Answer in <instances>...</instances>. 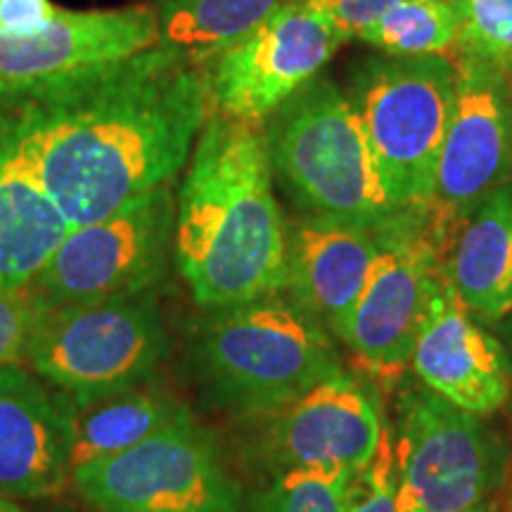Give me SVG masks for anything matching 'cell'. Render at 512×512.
Returning a JSON list of instances; mask_svg holds the SVG:
<instances>
[{
  "label": "cell",
  "instance_id": "cell-27",
  "mask_svg": "<svg viewBox=\"0 0 512 512\" xmlns=\"http://www.w3.org/2000/svg\"><path fill=\"white\" fill-rule=\"evenodd\" d=\"M403 0H306L342 34L344 41L361 38L363 31Z\"/></svg>",
  "mask_w": 512,
  "mask_h": 512
},
{
  "label": "cell",
  "instance_id": "cell-26",
  "mask_svg": "<svg viewBox=\"0 0 512 512\" xmlns=\"http://www.w3.org/2000/svg\"><path fill=\"white\" fill-rule=\"evenodd\" d=\"M41 302L29 290H0V366L27 354L31 328Z\"/></svg>",
  "mask_w": 512,
  "mask_h": 512
},
{
  "label": "cell",
  "instance_id": "cell-17",
  "mask_svg": "<svg viewBox=\"0 0 512 512\" xmlns=\"http://www.w3.org/2000/svg\"><path fill=\"white\" fill-rule=\"evenodd\" d=\"M69 477L67 425L57 392L15 363L0 366V494L46 498Z\"/></svg>",
  "mask_w": 512,
  "mask_h": 512
},
{
  "label": "cell",
  "instance_id": "cell-12",
  "mask_svg": "<svg viewBox=\"0 0 512 512\" xmlns=\"http://www.w3.org/2000/svg\"><path fill=\"white\" fill-rule=\"evenodd\" d=\"M456 100L437 164L432 207L463 226L479 202L512 178V93L501 67L451 50Z\"/></svg>",
  "mask_w": 512,
  "mask_h": 512
},
{
  "label": "cell",
  "instance_id": "cell-2",
  "mask_svg": "<svg viewBox=\"0 0 512 512\" xmlns=\"http://www.w3.org/2000/svg\"><path fill=\"white\" fill-rule=\"evenodd\" d=\"M266 124L211 112L176 195L174 261L202 309L285 290L287 221L273 188Z\"/></svg>",
  "mask_w": 512,
  "mask_h": 512
},
{
  "label": "cell",
  "instance_id": "cell-15",
  "mask_svg": "<svg viewBox=\"0 0 512 512\" xmlns=\"http://www.w3.org/2000/svg\"><path fill=\"white\" fill-rule=\"evenodd\" d=\"M375 256V230L297 214L287 221L283 292L335 337L368 283Z\"/></svg>",
  "mask_w": 512,
  "mask_h": 512
},
{
  "label": "cell",
  "instance_id": "cell-20",
  "mask_svg": "<svg viewBox=\"0 0 512 512\" xmlns=\"http://www.w3.org/2000/svg\"><path fill=\"white\" fill-rule=\"evenodd\" d=\"M444 271L472 316L498 323L512 311V178L463 221Z\"/></svg>",
  "mask_w": 512,
  "mask_h": 512
},
{
  "label": "cell",
  "instance_id": "cell-6",
  "mask_svg": "<svg viewBox=\"0 0 512 512\" xmlns=\"http://www.w3.org/2000/svg\"><path fill=\"white\" fill-rule=\"evenodd\" d=\"M458 226L430 204L401 209L375 228L377 256L361 297L337 339L377 377H396L411 361L434 294L446 280V254Z\"/></svg>",
  "mask_w": 512,
  "mask_h": 512
},
{
  "label": "cell",
  "instance_id": "cell-8",
  "mask_svg": "<svg viewBox=\"0 0 512 512\" xmlns=\"http://www.w3.org/2000/svg\"><path fill=\"white\" fill-rule=\"evenodd\" d=\"M174 183L143 192L107 219L69 228L31 285L38 302L69 306L143 297L162 285L174 259Z\"/></svg>",
  "mask_w": 512,
  "mask_h": 512
},
{
  "label": "cell",
  "instance_id": "cell-25",
  "mask_svg": "<svg viewBox=\"0 0 512 512\" xmlns=\"http://www.w3.org/2000/svg\"><path fill=\"white\" fill-rule=\"evenodd\" d=\"M349 512H396L394 439L389 427L382 434L373 463L356 479L354 501H351Z\"/></svg>",
  "mask_w": 512,
  "mask_h": 512
},
{
  "label": "cell",
  "instance_id": "cell-14",
  "mask_svg": "<svg viewBox=\"0 0 512 512\" xmlns=\"http://www.w3.org/2000/svg\"><path fill=\"white\" fill-rule=\"evenodd\" d=\"M411 366L427 389L460 411L489 415L510 399L512 375L501 339L472 318L448 280L434 294Z\"/></svg>",
  "mask_w": 512,
  "mask_h": 512
},
{
  "label": "cell",
  "instance_id": "cell-11",
  "mask_svg": "<svg viewBox=\"0 0 512 512\" xmlns=\"http://www.w3.org/2000/svg\"><path fill=\"white\" fill-rule=\"evenodd\" d=\"M342 43L318 10L292 0L209 64L214 110L266 124L292 93L323 72Z\"/></svg>",
  "mask_w": 512,
  "mask_h": 512
},
{
  "label": "cell",
  "instance_id": "cell-5",
  "mask_svg": "<svg viewBox=\"0 0 512 512\" xmlns=\"http://www.w3.org/2000/svg\"><path fill=\"white\" fill-rule=\"evenodd\" d=\"M354 107L396 207L430 204L453 100L448 55H370L351 69Z\"/></svg>",
  "mask_w": 512,
  "mask_h": 512
},
{
  "label": "cell",
  "instance_id": "cell-1",
  "mask_svg": "<svg viewBox=\"0 0 512 512\" xmlns=\"http://www.w3.org/2000/svg\"><path fill=\"white\" fill-rule=\"evenodd\" d=\"M19 145L69 228L174 183L214 112L209 67L162 46L76 72L0 81Z\"/></svg>",
  "mask_w": 512,
  "mask_h": 512
},
{
  "label": "cell",
  "instance_id": "cell-31",
  "mask_svg": "<svg viewBox=\"0 0 512 512\" xmlns=\"http://www.w3.org/2000/svg\"><path fill=\"white\" fill-rule=\"evenodd\" d=\"M508 79H510V93H512V74H508Z\"/></svg>",
  "mask_w": 512,
  "mask_h": 512
},
{
  "label": "cell",
  "instance_id": "cell-28",
  "mask_svg": "<svg viewBox=\"0 0 512 512\" xmlns=\"http://www.w3.org/2000/svg\"><path fill=\"white\" fill-rule=\"evenodd\" d=\"M57 8L50 0H0V34L27 36L50 24Z\"/></svg>",
  "mask_w": 512,
  "mask_h": 512
},
{
  "label": "cell",
  "instance_id": "cell-4",
  "mask_svg": "<svg viewBox=\"0 0 512 512\" xmlns=\"http://www.w3.org/2000/svg\"><path fill=\"white\" fill-rule=\"evenodd\" d=\"M266 147L273 181L297 214L375 230L401 211L347 93L328 76L318 74L268 117Z\"/></svg>",
  "mask_w": 512,
  "mask_h": 512
},
{
  "label": "cell",
  "instance_id": "cell-13",
  "mask_svg": "<svg viewBox=\"0 0 512 512\" xmlns=\"http://www.w3.org/2000/svg\"><path fill=\"white\" fill-rule=\"evenodd\" d=\"M252 422V458L273 475L294 467H344L361 475L387 430L373 389L344 370Z\"/></svg>",
  "mask_w": 512,
  "mask_h": 512
},
{
  "label": "cell",
  "instance_id": "cell-18",
  "mask_svg": "<svg viewBox=\"0 0 512 512\" xmlns=\"http://www.w3.org/2000/svg\"><path fill=\"white\" fill-rule=\"evenodd\" d=\"M67 233L69 223L24 157L0 83V290H29Z\"/></svg>",
  "mask_w": 512,
  "mask_h": 512
},
{
  "label": "cell",
  "instance_id": "cell-21",
  "mask_svg": "<svg viewBox=\"0 0 512 512\" xmlns=\"http://www.w3.org/2000/svg\"><path fill=\"white\" fill-rule=\"evenodd\" d=\"M287 3L292 0H162L157 46L209 67Z\"/></svg>",
  "mask_w": 512,
  "mask_h": 512
},
{
  "label": "cell",
  "instance_id": "cell-7",
  "mask_svg": "<svg viewBox=\"0 0 512 512\" xmlns=\"http://www.w3.org/2000/svg\"><path fill=\"white\" fill-rule=\"evenodd\" d=\"M171 339L150 294L38 306L24 358L69 399L121 392L157 375Z\"/></svg>",
  "mask_w": 512,
  "mask_h": 512
},
{
  "label": "cell",
  "instance_id": "cell-22",
  "mask_svg": "<svg viewBox=\"0 0 512 512\" xmlns=\"http://www.w3.org/2000/svg\"><path fill=\"white\" fill-rule=\"evenodd\" d=\"M458 0H403L363 31L358 41L382 55H448L460 34Z\"/></svg>",
  "mask_w": 512,
  "mask_h": 512
},
{
  "label": "cell",
  "instance_id": "cell-19",
  "mask_svg": "<svg viewBox=\"0 0 512 512\" xmlns=\"http://www.w3.org/2000/svg\"><path fill=\"white\" fill-rule=\"evenodd\" d=\"M69 444V475L83 465L119 456L190 413L157 377L121 392L69 399L57 392Z\"/></svg>",
  "mask_w": 512,
  "mask_h": 512
},
{
  "label": "cell",
  "instance_id": "cell-24",
  "mask_svg": "<svg viewBox=\"0 0 512 512\" xmlns=\"http://www.w3.org/2000/svg\"><path fill=\"white\" fill-rule=\"evenodd\" d=\"M456 48L512 74V0H460Z\"/></svg>",
  "mask_w": 512,
  "mask_h": 512
},
{
  "label": "cell",
  "instance_id": "cell-23",
  "mask_svg": "<svg viewBox=\"0 0 512 512\" xmlns=\"http://www.w3.org/2000/svg\"><path fill=\"white\" fill-rule=\"evenodd\" d=\"M356 479L344 467H294L273 475L249 512H349Z\"/></svg>",
  "mask_w": 512,
  "mask_h": 512
},
{
  "label": "cell",
  "instance_id": "cell-3",
  "mask_svg": "<svg viewBox=\"0 0 512 512\" xmlns=\"http://www.w3.org/2000/svg\"><path fill=\"white\" fill-rule=\"evenodd\" d=\"M192 366L209 399L245 420L344 370L330 332L283 292L209 309L192 337Z\"/></svg>",
  "mask_w": 512,
  "mask_h": 512
},
{
  "label": "cell",
  "instance_id": "cell-30",
  "mask_svg": "<svg viewBox=\"0 0 512 512\" xmlns=\"http://www.w3.org/2000/svg\"><path fill=\"white\" fill-rule=\"evenodd\" d=\"M0 512H24V510L15 503V498L0 494Z\"/></svg>",
  "mask_w": 512,
  "mask_h": 512
},
{
  "label": "cell",
  "instance_id": "cell-16",
  "mask_svg": "<svg viewBox=\"0 0 512 512\" xmlns=\"http://www.w3.org/2000/svg\"><path fill=\"white\" fill-rule=\"evenodd\" d=\"M157 10H57L43 29L27 36L0 34V81H27L114 62L155 48Z\"/></svg>",
  "mask_w": 512,
  "mask_h": 512
},
{
  "label": "cell",
  "instance_id": "cell-9",
  "mask_svg": "<svg viewBox=\"0 0 512 512\" xmlns=\"http://www.w3.org/2000/svg\"><path fill=\"white\" fill-rule=\"evenodd\" d=\"M505 463L503 444L477 415L425 384L401 394L396 512H472L501 484Z\"/></svg>",
  "mask_w": 512,
  "mask_h": 512
},
{
  "label": "cell",
  "instance_id": "cell-29",
  "mask_svg": "<svg viewBox=\"0 0 512 512\" xmlns=\"http://www.w3.org/2000/svg\"><path fill=\"white\" fill-rule=\"evenodd\" d=\"M498 330H501V344L508 354V363H510V375H512V311L505 316L503 320H498Z\"/></svg>",
  "mask_w": 512,
  "mask_h": 512
},
{
  "label": "cell",
  "instance_id": "cell-10",
  "mask_svg": "<svg viewBox=\"0 0 512 512\" xmlns=\"http://www.w3.org/2000/svg\"><path fill=\"white\" fill-rule=\"evenodd\" d=\"M72 479L100 512H240L242 505L214 434L192 413L119 456L83 465Z\"/></svg>",
  "mask_w": 512,
  "mask_h": 512
}]
</instances>
